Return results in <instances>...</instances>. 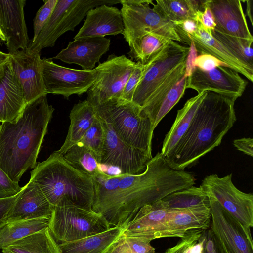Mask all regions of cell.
<instances>
[{
	"label": "cell",
	"instance_id": "obj_1",
	"mask_svg": "<svg viewBox=\"0 0 253 253\" xmlns=\"http://www.w3.org/2000/svg\"><path fill=\"white\" fill-rule=\"evenodd\" d=\"M92 210L101 214L110 228L127 225L144 206L195 184L191 173L172 169L158 152L136 175H108L102 171L92 178Z\"/></svg>",
	"mask_w": 253,
	"mask_h": 253
},
{
	"label": "cell",
	"instance_id": "obj_2",
	"mask_svg": "<svg viewBox=\"0 0 253 253\" xmlns=\"http://www.w3.org/2000/svg\"><path fill=\"white\" fill-rule=\"evenodd\" d=\"M54 111L44 95L27 104L15 120L0 125V168L12 180L19 182L36 167Z\"/></svg>",
	"mask_w": 253,
	"mask_h": 253
},
{
	"label": "cell",
	"instance_id": "obj_3",
	"mask_svg": "<svg viewBox=\"0 0 253 253\" xmlns=\"http://www.w3.org/2000/svg\"><path fill=\"white\" fill-rule=\"evenodd\" d=\"M235 101L207 91L185 133L165 157L172 169L184 170L220 144L236 121Z\"/></svg>",
	"mask_w": 253,
	"mask_h": 253
},
{
	"label": "cell",
	"instance_id": "obj_4",
	"mask_svg": "<svg viewBox=\"0 0 253 253\" xmlns=\"http://www.w3.org/2000/svg\"><path fill=\"white\" fill-rule=\"evenodd\" d=\"M30 180L38 185L53 207L67 205L92 210V178L75 169L55 151L36 165Z\"/></svg>",
	"mask_w": 253,
	"mask_h": 253
},
{
	"label": "cell",
	"instance_id": "obj_5",
	"mask_svg": "<svg viewBox=\"0 0 253 253\" xmlns=\"http://www.w3.org/2000/svg\"><path fill=\"white\" fill-rule=\"evenodd\" d=\"M97 115L109 123L118 136L129 145L152 155L154 128L141 108L132 102L110 101L95 106Z\"/></svg>",
	"mask_w": 253,
	"mask_h": 253
},
{
	"label": "cell",
	"instance_id": "obj_6",
	"mask_svg": "<svg viewBox=\"0 0 253 253\" xmlns=\"http://www.w3.org/2000/svg\"><path fill=\"white\" fill-rule=\"evenodd\" d=\"M48 228L59 245L103 232L110 227L101 214L92 210L64 205L53 207Z\"/></svg>",
	"mask_w": 253,
	"mask_h": 253
},
{
	"label": "cell",
	"instance_id": "obj_7",
	"mask_svg": "<svg viewBox=\"0 0 253 253\" xmlns=\"http://www.w3.org/2000/svg\"><path fill=\"white\" fill-rule=\"evenodd\" d=\"M152 0H121L124 25L123 35L128 43L146 32H152L171 40L181 42L172 22L151 7Z\"/></svg>",
	"mask_w": 253,
	"mask_h": 253
},
{
	"label": "cell",
	"instance_id": "obj_8",
	"mask_svg": "<svg viewBox=\"0 0 253 253\" xmlns=\"http://www.w3.org/2000/svg\"><path fill=\"white\" fill-rule=\"evenodd\" d=\"M137 63L126 55H110L95 67L97 77L87 92L86 100L94 106L118 100Z\"/></svg>",
	"mask_w": 253,
	"mask_h": 253
},
{
	"label": "cell",
	"instance_id": "obj_9",
	"mask_svg": "<svg viewBox=\"0 0 253 253\" xmlns=\"http://www.w3.org/2000/svg\"><path fill=\"white\" fill-rule=\"evenodd\" d=\"M190 51V47L171 40L150 61L135 90L132 102L142 108L168 75L176 67L187 61Z\"/></svg>",
	"mask_w": 253,
	"mask_h": 253
},
{
	"label": "cell",
	"instance_id": "obj_10",
	"mask_svg": "<svg viewBox=\"0 0 253 253\" xmlns=\"http://www.w3.org/2000/svg\"><path fill=\"white\" fill-rule=\"evenodd\" d=\"M200 185L244 227H253V195L239 190L232 182V174L222 177L214 174L207 176Z\"/></svg>",
	"mask_w": 253,
	"mask_h": 253
},
{
	"label": "cell",
	"instance_id": "obj_11",
	"mask_svg": "<svg viewBox=\"0 0 253 253\" xmlns=\"http://www.w3.org/2000/svg\"><path fill=\"white\" fill-rule=\"evenodd\" d=\"M99 118L104 136L99 165L116 167L121 174L136 175L143 172L152 156L124 142L109 123Z\"/></svg>",
	"mask_w": 253,
	"mask_h": 253
},
{
	"label": "cell",
	"instance_id": "obj_12",
	"mask_svg": "<svg viewBox=\"0 0 253 253\" xmlns=\"http://www.w3.org/2000/svg\"><path fill=\"white\" fill-rule=\"evenodd\" d=\"M43 83L47 94L62 95L68 99L72 95L87 92L97 77L96 69L84 70L59 65L50 58L42 59Z\"/></svg>",
	"mask_w": 253,
	"mask_h": 253
},
{
	"label": "cell",
	"instance_id": "obj_13",
	"mask_svg": "<svg viewBox=\"0 0 253 253\" xmlns=\"http://www.w3.org/2000/svg\"><path fill=\"white\" fill-rule=\"evenodd\" d=\"M210 200V228L224 253H253L250 229L246 228L215 200Z\"/></svg>",
	"mask_w": 253,
	"mask_h": 253
},
{
	"label": "cell",
	"instance_id": "obj_14",
	"mask_svg": "<svg viewBox=\"0 0 253 253\" xmlns=\"http://www.w3.org/2000/svg\"><path fill=\"white\" fill-rule=\"evenodd\" d=\"M239 74L227 66L211 70L195 66L187 77L186 89H193L198 93L213 92L236 101L242 95L247 85L246 81Z\"/></svg>",
	"mask_w": 253,
	"mask_h": 253
},
{
	"label": "cell",
	"instance_id": "obj_15",
	"mask_svg": "<svg viewBox=\"0 0 253 253\" xmlns=\"http://www.w3.org/2000/svg\"><path fill=\"white\" fill-rule=\"evenodd\" d=\"M187 77L185 61L168 75L141 108L154 129L183 96Z\"/></svg>",
	"mask_w": 253,
	"mask_h": 253
},
{
	"label": "cell",
	"instance_id": "obj_16",
	"mask_svg": "<svg viewBox=\"0 0 253 253\" xmlns=\"http://www.w3.org/2000/svg\"><path fill=\"white\" fill-rule=\"evenodd\" d=\"M170 209L162 199L142 207L126 226L122 235L142 238L150 241L169 237Z\"/></svg>",
	"mask_w": 253,
	"mask_h": 253
},
{
	"label": "cell",
	"instance_id": "obj_17",
	"mask_svg": "<svg viewBox=\"0 0 253 253\" xmlns=\"http://www.w3.org/2000/svg\"><path fill=\"white\" fill-rule=\"evenodd\" d=\"M10 54L9 61L22 86L26 104L44 95L40 53L26 49Z\"/></svg>",
	"mask_w": 253,
	"mask_h": 253
},
{
	"label": "cell",
	"instance_id": "obj_18",
	"mask_svg": "<svg viewBox=\"0 0 253 253\" xmlns=\"http://www.w3.org/2000/svg\"><path fill=\"white\" fill-rule=\"evenodd\" d=\"M25 0H0V26L9 54L25 50L29 39L24 17Z\"/></svg>",
	"mask_w": 253,
	"mask_h": 253
},
{
	"label": "cell",
	"instance_id": "obj_19",
	"mask_svg": "<svg viewBox=\"0 0 253 253\" xmlns=\"http://www.w3.org/2000/svg\"><path fill=\"white\" fill-rule=\"evenodd\" d=\"M215 19V30L223 34L253 40L239 0H206Z\"/></svg>",
	"mask_w": 253,
	"mask_h": 253
},
{
	"label": "cell",
	"instance_id": "obj_20",
	"mask_svg": "<svg viewBox=\"0 0 253 253\" xmlns=\"http://www.w3.org/2000/svg\"><path fill=\"white\" fill-rule=\"evenodd\" d=\"M110 39L104 37L84 38L70 42L65 49L50 59L60 60L67 64H77L82 70H91L103 54L109 50Z\"/></svg>",
	"mask_w": 253,
	"mask_h": 253
},
{
	"label": "cell",
	"instance_id": "obj_21",
	"mask_svg": "<svg viewBox=\"0 0 253 253\" xmlns=\"http://www.w3.org/2000/svg\"><path fill=\"white\" fill-rule=\"evenodd\" d=\"M53 206L38 185L30 180L17 195L7 217V223L41 218L50 219Z\"/></svg>",
	"mask_w": 253,
	"mask_h": 253
},
{
	"label": "cell",
	"instance_id": "obj_22",
	"mask_svg": "<svg viewBox=\"0 0 253 253\" xmlns=\"http://www.w3.org/2000/svg\"><path fill=\"white\" fill-rule=\"evenodd\" d=\"M84 22L74 40L123 34L124 25L121 10L102 5L90 9Z\"/></svg>",
	"mask_w": 253,
	"mask_h": 253
},
{
	"label": "cell",
	"instance_id": "obj_23",
	"mask_svg": "<svg viewBox=\"0 0 253 253\" xmlns=\"http://www.w3.org/2000/svg\"><path fill=\"white\" fill-rule=\"evenodd\" d=\"M26 105L22 86L9 60L0 77V122L14 121Z\"/></svg>",
	"mask_w": 253,
	"mask_h": 253
},
{
	"label": "cell",
	"instance_id": "obj_24",
	"mask_svg": "<svg viewBox=\"0 0 253 253\" xmlns=\"http://www.w3.org/2000/svg\"><path fill=\"white\" fill-rule=\"evenodd\" d=\"M192 42L196 52L212 55L233 70L253 81V71L240 62L212 35L204 30L199 24L197 32L188 35L185 42L189 45Z\"/></svg>",
	"mask_w": 253,
	"mask_h": 253
},
{
	"label": "cell",
	"instance_id": "obj_25",
	"mask_svg": "<svg viewBox=\"0 0 253 253\" xmlns=\"http://www.w3.org/2000/svg\"><path fill=\"white\" fill-rule=\"evenodd\" d=\"M169 209L168 221L169 237L182 238L192 230H206L210 228L211 222L210 208Z\"/></svg>",
	"mask_w": 253,
	"mask_h": 253
},
{
	"label": "cell",
	"instance_id": "obj_26",
	"mask_svg": "<svg viewBox=\"0 0 253 253\" xmlns=\"http://www.w3.org/2000/svg\"><path fill=\"white\" fill-rule=\"evenodd\" d=\"M97 116L95 107L87 100L79 101L75 104L70 113V124L65 141L60 148L55 152L63 155L79 142Z\"/></svg>",
	"mask_w": 253,
	"mask_h": 253
},
{
	"label": "cell",
	"instance_id": "obj_27",
	"mask_svg": "<svg viewBox=\"0 0 253 253\" xmlns=\"http://www.w3.org/2000/svg\"><path fill=\"white\" fill-rule=\"evenodd\" d=\"M207 91L198 93L189 99L183 107L177 111L175 120L164 139L161 153L164 157L175 146L184 134Z\"/></svg>",
	"mask_w": 253,
	"mask_h": 253
},
{
	"label": "cell",
	"instance_id": "obj_28",
	"mask_svg": "<svg viewBox=\"0 0 253 253\" xmlns=\"http://www.w3.org/2000/svg\"><path fill=\"white\" fill-rule=\"evenodd\" d=\"M126 225L59 245L61 253H103L123 233Z\"/></svg>",
	"mask_w": 253,
	"mask_h": 253
},
{
	"label": "cell",
	"instance_id": "obj_29",
	"mask_svg": "<svg viewBox=\"0 0 253 253\" xmlns=\"http://www.w3.org/2000/svg\"><path fill=\"white\" fill-rule=\"evenodd\" d=\"M121 0H76L74 5L62 19L57 27L47 41L45 48L52 47L59 37L66 32L74 31L91 9L102 5L120 3Z\"/></svg>",
	"mask_w": 253,
	"mask_h": 253
},
{
	"label": "cell",
	"instance_id": "obj_30",
	"mask_svg": "<svg viewBox=\"0 0 253 253\" xmlns=\"http://www.w3.org/2000/svg\"><path fill=\"white\" fill-rule=\"evenodd\" d=\"M171 40L152 32H146L128 43L130 59L145 65L156 56Z\"/></svg>",
	"mask_w": 253,
	"mask_h": 253
},
{
	"label": "cell",
	"instance_id": "obj_31",
	"mask_svg": "<svg viewBox=\"0 0 253 253\" xmlns=\"http://www.w3.org/2000/svg\"><path fill=\"white\" fill-rule=\"evenodd\" d=\"M1 251L8 253H61L48 227L13 243Z\"/></svg>",
	"mask_w": 253,
	"mask_h": 253
},
{
	"label": "cell",
	"instance_id": "obj_32",
	"mask_svg": "<svg viewBox=\"0 0 253 253\" xmlns=\"http://www.w3.org/2000/svg\"><path fill=\"white\" fill-rule=\"evenodd\" d=\"M206 0H157L151 5L162 16L172 22L194 18L203 10Z\"/></svg>",
	"mask_w": 253,
	"mask_h": 253
},
{
	"label": "cell",
	"instance_id": "obj_33",
	"mask_svg": "<svg viewBox=\"0 0 253 253\" xmlns=\"http://www.w3.org/2000/svg\"><path fill=\"white\" fill-rule=\"evenodd\" d=\"M49 218L18 220L0 227V249L48 227Z\"/></svg>",
	"mask_w": 253,
	"mask_h": 253
},
{
	"label": "cell",
	"instance_id": "obj_34",
	"mask_svg": "<svg viewBox=\"0 0 253 253\" xmlns=\"http://www.w3.org/2000/svg\"><path fill=\"white\" fill-rule=\"evenodd\" d=\"M169 209L187 210L210 208V200L203 188L194 185L173 192L162 199Z\"/></svg>",
	"mask_w": 253,
	"mask_h": 253
},
{
	"label": "cell",
	"instance_id": "obj_35",
	"mask_svg": "<svg viewBox=\"0 0 253 253\" xmlns=\"http://www.w3.org/2000/svg\"><path fill=\"white\" fill-rule=\"evenodd\" d=\"M62 156L73 168L92 178L103 171L99 169V164L92 152L80 142Z\"/></svg>",
	"mask_w": 253,
	"mask_h": 253
},
{
	"label": "cell",
	"instance_id": "obj_36",
	"mask_svg": "<svg viewBox=\"0 0 253 253\" xmlns=\"http://www.w3.org/2000/svg\"><path fill=\"white\" fill-rule=\"evenodd\" d=\"M76 0H58L54 9L37 38L29 43L26 49L31 53H40L63 17L74 5Z\"/></svg>",
	"mask_w": 253,
	"mask_h": 253
},
{
	"label": "cell",
	"instance_id": "obj_37",
	"mask_svg": "<svg viewBox=\"0 0 253 253\" xmlns=\"http://www.w3.org/2000/svg\"><path fill=\"white\" fill-rule=\"evenodd\" d=\"M211 35L240 62L253 71V40L227 35L215 30Z\"/></svg>",
	"mask_w": 253,
	"mask_h": 253
},
{
	"label": "cell",
	"instance_id": "obj_38",
	"mask_svg": "<svg viewBox=\"0 0 253 253\" xmlns=\"http://www.w3.org/2000/svg\"><path fill=\"white\" fill-rule=\"evenodd\" d=\"M104 131L97 115L93 123L79 141L94 154L99 163L104 142Z\"/></svg>",
	"mask_w": 253,
	"mask_h": 253
},
{
	"label": "cell",
	"instance_id": "obj_39",
	"mask_svg": "<svg viewBox=\"0 0 253 253\" xmlns=\"http://www.w3.org/2000/svg\"><path fill=\"white\" fill-rule=\"evenodd\" d=\"M149 64L150 62L145 65L137 63L125 84L120 98L117 101L122 103L132 102L135 90Z\"/></svg>",
	"mask_w": 253,
	"mask_h": 253
},
{
	"label": "cell",
	"instance_id": "obj_40",
	"mask_svg": "<svg viewBox=\"0 0 253 253\" xmlns=\"http://www.w3.org/2000/svg\"><path fill=\"white\" fill-rule=\"evenodd\" d=\"M204 230L195 229L188 232L174 246L164 253H191L192 247L198 242Z\"/></svg>",
	"mask_w": 253,
	"mask_h": 253
},
{
	"label": "cell",
	"instance_id": "obj_41",
	"mask_svg": "<svg viewBox=\"0 0 253 253\" xmlns=\"http://www.w3.org/2000/svg\"><path fill=\"white\" fill-rule=\"evenodd\" d=\"M44 3L37 11L33 20L34 40L50 17L58 0H44Z\"/></svg>",
	"mask_w": 253,
	"mask_h": 253
},
{
	"label": "cell",
	"instance_id": "obj_42",
	"mask_svg": "<svg viewBox=\"0 0 253 253\" xmlns=\"http://www.w3.org/2000/svg\"><path fill=\"white\" fill-rule=\"evenodd\" d=\"M18 182L12 180L0 168V199L11 197L17 195L22 190Z\"/></svg>",
	"mask_w": 253,
	"mask_h": 253
},
{
	"label": "cell",
	"instance_id": "obj_43",
	"mask_svg": "<svg viewBox=\"0 0 253 253\" xmlns=\"http://www.w3.org/2000/svg\"><path fill=\"white\" fill-rule=\"evenodd\" d=\"M181 42H185L188 35L195 33L199 27V22L194 18L172 22Z\"/></svg>",
	"mask_w": 253,
	"mask_h": 253
},
{
	"label": "cell",
	"instance_id": "obj_44",
	"mask_svg": "<svg viewBox=\"0 0 253 253\" xmlns=\"http://www.w3.org/2000/svg\"><path fill=\"white\" fill-rule=\"evenodd\" d=\"M125 236L132 253H155V249L151 245L150 241L136 237Z\"/></svg>",
	"mask_w": 253,
	"mask_h": 253
},
{
	"label": "cell",
	"instance_id": "obj_45",
	"mask_svg": "<svg viewBox=\"0 0 253 253\" xmlns=\"http://www.w3.org/2000/svg\"><path fill=\"white\" fill-rule=\"evenodd\" d=\"M194 18L199 22L204 30L211 35V32L215 29L216 23L213 15L210 8L207 5L206 2L204 9L198 11Z\"/></svg>",
	"mask_w": 253,
	"mask_h": 253
},
{
	"label": "cell",
	"instance_id": "obj_46",
	"mask_svg": "<svg viewBox=\"0 0 253 253\" xmlns=\"http://www.w3.org/2000/svg\"><path fill=\"white\" fill-rule=\"evenodd\" d=\"M194 64V66L203 70H211L218 66H227L215 57L208 54H200L197 56Z\"/></svg>",
	"mask_w": 253,
	"mask_h": 253
},
{
	"label": "cell",
	"instance_id": "obj_47",
	"mask_svg": "<svg viewBox=\"0 0 253 253\" xmlns=\"http://www.w3.org/2000/svg\"><path fill=\"white\" fill-rule=\"evenodd\" d=\"M218 243L211 229L204 231L202 253H219Z\"/></svg>",
	"mask_w": 253,
	"mask_h": 253
},
{
	"label": "cell",
	"instance_id": "obj_48",
	"mask_svg": "<svg viewBox=\"0 0 253 253\" xmlns=\"http://www.w3.org/2000/svg\"><path fill=\"white\" fill-rule=\"evenodd\" d=\"M103 253H132L125 235H121Z\"/></svg>",
	"mask_w": 253,
	"mask_h": 253
},
{
	"label": "cell",
	"instance_id": "obj_49",
	"mask_svg": "<svg viewBox=\"0 0 253 253\" xmlns=\"http://www.w3.org/2000/svg\"><path fill=\"white\" fill-rule=\"evenodd\" d=\"M17 195L4 199H0V227L7 223L8 213L13 204Z\"/></svg>",
	"mask_w": 253,
	"mask_h": 253
},
{
	"label": "cell",
	"instance_id": "obj_50",
	"mask_svg": "<svg viewBox=\"0 0 253 253\" xmlns=\"http://www.w3.org/2000/svg\"><path fill=\"white\" fill-rule=\"evenodd\" d=\"M233 145L238 150L253 157V139L252 138L235 139L233 141Z\"/></svg>",
	"mask_w": 253,
	"mask_h": 253
},
{
	"label": "cell",
	"instance_id": "obj_51",
	"mask_svg": "<svg viewBox=\"0 0 253 253\" xmlns=\"http://www.w3.org/2000/svg\"><path fill=\"white\" fill-rule=\"evenodd\" d=\"M10 54L0 51V65L4 64L9 60Z\"/></svg>",
	"mask_w": 253,
	"mask_h": 253
},
{
	"label": "cell",
	"instance_id": "obj_52",
	"mask_svg": "<svg viewBox=\"0 0 253 253\" xmlns=\"http://www.w3.org/2000/svg\"><path fill=\"white\" fill-rule=\"evenodd\" d=\"M245 2H247L246 3V7H247V9H246V11H247V14L248 15V16H249L250 19V21H251V25L253 26V20H252V12H251V10H252V3H251V2H252V0H245Z\"/></svg>",
	"mask_w": 253,
	"mask_h": 253
},
{
	"label": "cell",
	"instance_id": "obj_53",
	"mask_svg": "<svg viewBox=\"0 0 253 253\" xmlns=\"http://www.w3.org/2000/svg\"><path fill=\"white\" fill-rule=\"evenodd\" d=\"M0 65V77H1L4 72L5 68L7 63Z\"/></svg>",
	"mask_w": 253,
	"mask_h": 253
},
{
	"label": "cell",
	"instance_id": "obj_54",
	"mask_svg": "<svg viewBox=\"0 0 253 253\" xmlns=\"http://www.w3.org/2000/svg\"><path fill=\"white\" fill-rule=\"evenodd\" d=\"M0 40L1 41L5 42V39L3 36V35L2 33L1 29H0Z\"/></svg>",
	"mask_w": 253,
	"mask_h": 253
},
{
	"label": "cell",
	"instance_id": "obj_55",
	"mask_svg": "<svg viewBox=\"0 0 253 253\" xmlns=\"http://www.w3.org/2000/svg\"><path fill=\"white\" fill-rule=\"evenodd\" d=\"M219 249H220V252H219V253H224L223 252V251H222V249H221V247H220V246H219Z\"/></svg>",
	"mask_w": 253,
	"mask_h": 253
},
{
	"label": "cell",
	"instance_id": "obj_56",
	"mask_svg": "<svg viewBox=\"0 0 253 253\" xmlns=\"http://www.w3.org/2000/svg\"></svg>",
	"mask_w": 253,
	"mask_h": 253
},
{
	"label": "cell",
	"instance_id": "obj_57",
	"mask_svg": "<svg viewBox=\"0 0 253 253\" xmlns=\"http://www.w3.org/2000/svg\"></svg>",
	"mask_w": 253,
	"mask_h": 253
}]
</instances>
